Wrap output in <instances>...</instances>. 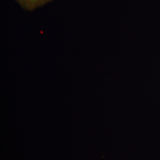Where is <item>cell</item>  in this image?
<instances>
[{
	"label": "cell",
	"instance_id": "1",
	"mask_svg": "<svg viewBox=\"0 0 160 160\" xmlns=\"http://www.w3.org/2000/svg\"><path fill=\"white\" fill-rule=\"evenodd\" d=\"M22 9L27 11H34L51 2L53 0H15Z\"/></svg>",
	"mask_w": 160,
	"mask_h": 160
}]
</instances>
